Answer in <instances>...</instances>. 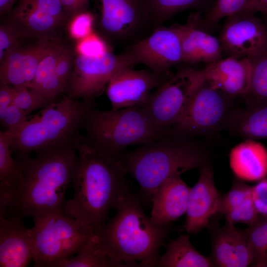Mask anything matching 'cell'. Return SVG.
Returning a JSON list of instances; mask_svg holds the SVG:
<instances>
[{
    "label": "cell",
    "instance_id": "obj_1",
    "mask_svg": "<svg viewBox=\"0 0 267 267\" xmlns=\"http://www.w3.org/2000/svg\"><path fill=\"white\" fill-rule=\"evenodd\" d=\"M77 153L74 194L66 201L64 213L97 234L129 189L128 170L120 159L103 155L84 140Z\"/></svg>",
    "mask_w": 267,
    "mask_h": 267
},
{
    "label": "cell",
    "instance_id": "obj_2",
    "mask_svg": "<svg viewBox=\"0 0 267 267\" xmlns=\"http://www.w3.org/2000/svg\"><path fill=\"white\" fill-rule=\"evenodd\" d=\"M78 145L54 147L16 159L23 184L5 215L33 219L64 213L65 195L71 182Z\"/></svg>",
    "mask_w": 267,
    "mask_h": 267
},
{
    "label": "cell",
    "instance_id": "obj_3",
    "mask_svg": "<svg viewBox=\"0 0 267 267\" xmlns=\"http://www.w3.org/2000/svg\"><path fill=\"white\" fill-rule=\"evenodd\" d=\"M97 236L110 257L126 267H157L167 227L154 223L129 189Z\"/></svg>",
    "mask_w": 267,
    "mask_h": 267
},
{
    "label": "cell",
    "instance_id": "obj_4",
    "mask_svg": "<svg viewBox=\"0 0 267 267\" xmlns=\"http://www.w3.org/2000/svg\"><path fill=\"white\" fill-rule=\"evenodd\" d=\"M210 158L209 151L200 142L169 134L119 156L143 195L151 200L166 179L200 168L210 163Z\"/></svg>",
    "mask_w": 267,
    "mask_h": 267
},
{
    "label": "cell",
    "instance_id": "obj_5",
    "mask_svg": "<svg viewBox=\"0 0 267 267\" xmlns=\"http://www.w3.org/2000/svg\"><path fill=\"white\" fill-rule=\"evenodd\" d=\"M90 105L65 96L52 102L35 115H30L21 128L12 134L11 149L16 159L54 147L78 145L84 140L80 133L83 115Z\"/></svg>",
    "mask_w": 267,
    "mask_h": 267
},
{
    "label": "cell",
    "instance_id": "obj_6",
    "mask_svg": "<svg viewBox=\"0 0 267 267\" xmlns=\"http://www.w3.org/2000/svg\"><path fill=\"white\" fill-rule=\"evenodd\" d=\"M80 129L86 142L115 159L130 146L146 144L162 136L143 105L107 111L90 105L83 115Z\"/></svg>",
    "mask_w": 267,
    "mask_h": 267
},
{
    "label": "cell",
    "instance_id": "obj_7",
    "mask_svg": "<svg viewBox=\"0 0 267 267\" xmlns=\"http://www.w3.org/2000/svg\"><path fill=\"white\" fill-rule=\"evenodd\" d=\"M29 228L34 249V267H52L77 253L96 234L64 213L33 219Z\"/></svg>",
    "mask_w": 267,
    "mask_h": 267
},
{
    "label": "cell",
    "instance_id": "obj_8",
    "mask_svg": "<svg viewBox=\"0 0 267 267\" xmlns=\"http://www.w3.org/2000/svg\"><path fill=\"white\" fill-rule=\"evenodd\" d=\"M232 97L207 82L195 90L179 121L167 133L193 139L226 130L237 106Z\"/></svg>",
    "mask_w": 267,
    "mask_h": 267
},
{
    "label": "cell",
    "instance_id": "obj_9",
    "mask_svg": "<svg viewBox=\"0 0 267 267\" xmlns=\"http://www.w3.org/2000/svg\"><path fill=\"white\" fill-rule=\"evenodd\" d=\"M98 26L102 33L126 48L149 36L156 29L147 0H98Z\"/></svg>",
    "mask_w": 267,
    "mask_h": 267
},
{
    "label": "cell",
    "instance_id": "obj_10",
    "mask_svg": "<svg viewBox=\"0 0 267 267\" xmlns=\"http://www.w3.org/2000/svg\"><path fill=\"white\" fill-rule=\"evenodd\" d=\"M200 85L198 71L185 67L150 94L143 106L160 135L167 134L179 121Z\"/></svg>",
    "mask_w": 267,
    "mask_h": 267
},
{
    "label": "cell",
    "instance_id": "obj_11",
    "mask_svg": "<svg viewBox=\"0 0 267 267\" xmlns=\"http://www.w3.org/2000/svg\"><path fill=\"white\" fill-rule=\"evenodd\" d=\"M135 64L126 54L109 51L96 57L78 53L65 93L68 97L93 104L112 77L120 70Z\"/></svg>",
    "mask_w": 267,
    "mask_h": 267
},
{
    "label": "cell",
    "instance_id": "obj_12",
    "mask_svg": "<svg viewBox=\"0 0 267 267\" xmlns=\"http://www.w3.org/2000/svg\"><path fill=\"white\" fill-rule=\"evenodd\" d=\"M227 18L219 39L228 57L251 59L267 51V29L261 18L239 14Z\"/></svg>",
    "mask_w": 267,
    "mask_h": 267
},
{
    "label": "cell",
    "instance_id": "obj_13",
    "mask_svg": "<svg viewBox=\"0 0 267 267\" xmlns=\"http://www.w3.org/2000/svg\"><path fill=\"white\" fill-rule=\"evenodd\" d=\"M123 53L134 64H144L158 74L170 73L171 67L182 62L180 39L171 26L157 28L144 39L126 48Z\"/></svg>",
    "mask_w": 267,
    "mask_h": 267
},
{
    "label": "cell",
    "instance_id": "obj_14",
    "mask_svg": "<svg viewBox=\"0 0 267 267\" xmlns=\"http://www.w3.org/2000/svg\"><path fill=\"white\" fill-rule=\"evenodd\" d=\"M172 75L151 70H135L129 67L117 72L107 84V95L112 109L142 106L151 91L157 89Z\"/></svg>",
    "mask_w": 267,
    "mask_h": 267
},
{
    "label": "cell",
    "instance_id": "obj_15",
    "mask_svg": "<svg viewBox=\"0 0 267 267\" xmlns=\"http://www.w3.org/2000/svg\"><path fill=\"white\" fill-rule=\"evenodd\" d=\"M56 41L39 38L34 44L22 42L13 48L0 62V85L30 88L40 61Z\"/></svg>",
    "mask_w": 267,
    "mask_h": 267
},
{
    "label": "cell",
    "instance_id": "obj_16",
    "mask_svg": "<svg viewBox=\"0 0 267 267\" xmlns=\"http://www.w3.org/2000/svg\"><path fill=\"white\" fill-rule=\"evenodd\" d=\"M200 169L195 184L190 188L184 228L187 233L199 232L217 214L220 196L216 187L212 166L210 163Z\"/></svg>",
    "mask_w": 267,
    "mask_h": 267
},
{
    "label": "cell",
    "instance_id": "obj_17",
    "mask_svg": "<svg viewBox=\"0 0 267 267\" xmlns=\"http://www.w3.org/2000/svg\"><path fill=\"white\" fill-rule=\"evenodd\" d=\"M23 219L13 214L0 216V267H25L33 261L34 245Z\"/></svg>",
    "mask_w": 267,
    "mask_h": 267
},
{
    "label": "cell",
    "instance_id": "obj_18",
    "mask_svg": "<svg viewBox=\"0 0 267 267\" xmlns=\"http://www.w3.org/2000/svg\"><path fill=\"white\" fill-rule=\"evenodd\" d=\"M251 70L249 58L227 57L198 71L201 84L207 82L232 97L243 98L249 88Z\"/></svg>",
    "mask_w": 267,
    "mask_h": 267
},
{
    "label": "cell",
    "instance_id": "obj_19",
    "mask_svg": "<svg viewBox=\"0 0 267 267\" xmlns=\"http://www.w3.org/2000/svg\"><path fill=\"white\" fill-rule=\"evenodd\" d=\"M200 17L199 13H194L185 24L171 26L180 39L182 62L187 64L204 62L208 65L222 59L219 39L198 26Z\"/></svg>",
    "mask_w": 267,
    "mask_h": 267
},
{
    "label": "cell",
    "instance_id": "obj_20",
    "mask_svg": "<svg viewBox=\"0 0 267 267\" xmlns=\"http://www.w3.org/2000/svg\"><path fill=\"white\" fill-rule=\"evenodd\" d=\"M210 259L214 267H246L252 260L247 242L246 229L226 223L212 233Z\"/></svg>",
    "mask_w": 267,
    "mask_h": 267
},
{
    "label": "cell",
    "instance_id": "obj_21",
    "mask_svg": "<svg viewBox=\"0 0 267 267\" xmlns=\"http://www.w3.org/2000/svg\"><path fill=\"white\" fill-rule=\"evenodd\" d=\"M190 190L180 176L166 179L152 195L151 220L157 224L167 227L186 214Z\"/></svg>",
    "mask_w": 267,
    "mask_h": 267
},
{
    "label": "cell",
    "instance_id": "obj_22",
    "mask_svg": "<svg viewBox=\"0 0 267 267\" xmlns=\"http://www.w3.org/2000/svg\"><path fill=\"white\" fill-rule=\"evenodd\" d=\"M236 107L227 129L244 140L267 138V99L245 100Z\"/></svg>",
    "mask_w": 267,
    "mask_h": 267
},
{
    "label": "cell",
    "instance_id": "obj_23",
    "mask_svg": "<svg viewBox=\"0 0 267 267\" xmlns=\"http://www.w3.org/2000/svg\"><path fill=\"white\" fill-rule=\"evenodd\" d=\"M229 165L233 174L243 180H261L267 176V149L255 140H244L230 151Z\"/></svg>",
    "mask_w": 267,
    "mask_h": 267
},
{
    "label": "cell",
    "instance_id": "obj_24",
    "mask_svg": "<svg viewBox=\"0 0 267 267\" xmlns=\"http://www.w3.org/2000/svg\"><path fill=\"white\" fill-rule=\"evenodd\" d=\"M12 134L0 131V215L4 216L19 195L23 184L18 164L12 156Z\"/></svg>",
    "mask_w": 267,
    "mask_h": 267
},
{
    "label": "cell",
    "instance_id": "obj_25",
    "mask_svg": "<svg viewBox=\"0 0 267 267\" xmlns=\"http://www.w3.org/2000/svg\"><path fill=\"white\" fill-rule=\"evenodd\" d=\"M26 39L53 38V34L64 22L38 9L32 0H21L10 22Z\"/></svg>",
    "mask_w": 267,
    "mask_h": 267
},
{
    "label": "cell",
    "instance_id": "obj_26",
    "mask_svg": "<svg viewBox=\"0 0 267 267\" xmlns=\"http://www.w3.org/2000/svg\"><path fill=\"white\" fill-rule=\"evenodd\" d=\"M217 213L223 215L226 222L233 225L238 222L249 225L254 223L259 215L252 199L251 186L235 182L227 193L220 197Z\"/></svg>",
    "mask_w": 267,
    "mask_h": 267
},
{
    "label": "cell",
    "instance_id": "obj_27",
    "mask_svg": "<svg viewBox=\"0 0 267 267\" xmlns=\"http://www.w3.org/2000/svg\"><path fill=\"white\" fill-rule=\"evenodd\" d=\"M65 45L56 41L40 61L30 88L50 102H52L65 89L56 73L58 60Z\"/></svg>",
    "mask_w": 267,
    "mask_h": 267
},
{
    "label": "cell",
    "instance_id": "obj_28",
    "mask_svg": "<svg viewBox=\"0 0 267 267\" xmlns=\"http://www.w3.org/2000/svg\"><path fill=\"white\" fill-rule=\"evenodd\" d=\"M157 267H214L210 258L198 252L191 244L187 234H181L166 245L165 253L160 256Z\"/></svg>",
    "mask_w": 267,
    "mask_h": 267
},
{
    "label": "cell",
    "instance_id": "obj_29",
    "mask_svg": "<svg viewBox=\"0 0 267 267\" xmlns=\"http://www.w3.org/2000/svg\"><path fill=\"white\" fill-rule=\"evenodd\" d=\"M77 253L74 257L54 263L52 267H125L103 250L97 234L90 238Z\"/></svg>",
    "mask_w": 267,
    "mask_h": 267
},
{
    "label": "cell",
    "instance_id": "obj_30",
    "mask_svg": "<svg viewBox=\"0 0 267 267\" xmlns=\"http://www.w3.org/2000/svg\"><path fill=\"white\" fill-rule=\"evenodd\" d=\"M247 242L252 264L256 267H265L267 250V217L258 219L246 229Z\"/></svg>",
    "mask_w": 267,
    "mask_h": 267
},
{
    "label": "cell",
    "instance_id": "obj_31",
    "mask_svg": "<svg viewBox=\"0 0 267 267\" xmlns=\"http://www.w3.org/2000/svg\"><path fill=\"white\" fill-rule=\"evenodd\" d=\"M155 28L182 10L195 8L202 0H147Z\"/></svg>",
    "mask_w": 267,
    "mask_h": 267
},
{
    "label": "cell",
    "instance_id": "obj_32",
    "mask_svg": "<svg viewBox=\"0 0 267 267\" xmlns=\"http://www.w3.org/2000/svg\"><path fill=\"white\" fill-rule=\"evenodd\" d=\"M250 0H217L204 18L200 17L198 26L201 29L212 28L224 17L239 13Z\"/></svg>",
    "mask_w": 267,
    "mask_h": 267
},
{
    "label": "cell",
    "instance_id": "obj_33",
    "mask_svg": "<svg viewBox=\"0 0 267 267\" xmlns=\"http://www.w3.org/2000/svg\"><path fill=\"white\" fill-rule=\"evenodd\" d=\"M252 63L250 84L244 100L267 99V51L250 59Z\"/></svg>",
    "mask_w": 267,
    "mask_h": 267
},
{
    "label": "cell",
    "instance_id": "obj_34",
    "mask_svg": "<svg viewBox=\"0 0 267 267\" xmlns=\"http://www.w3.org/2000/svg\"><path fill=\"white\" fill-rule=\"evenodd\" d=\"M14 87L12 104L29 114L33 111L42 109L51 103L31 88Z\"/></svg>",
    "mask_w": 267,
    "mask_h": 267
},
{
    "label": "cell",
    "instance_id": "obj_35",
    "mask_svg": "<svg viewBox=\"0 0 267 267\" xmlns=\"http://www.w3.org/2000/svg\"><path fill=\"white\" fill-rule=\"evenodd\" d=\"M26 39L20 31L11 23L3 24L0 27V63L13 48Z\"/></svg>",
    "mask_w": 267,
    "mask_h": 267
},
{
    "label": "cell",
    "instance_id": "obj_36",
    "mask_svg": "<svg viewBox=\"0 0 267 267\" xmlns=\"http://www.w3.org/2000/svg\"><path fill=\"white\" fill-rule=\"evenodd\" d=\"M30 115L12 104L0 115V126L3 131L15 134L27 121Z\"/></svg>",
    "mask_w": 267,
    "mask_h": 267
},
{
    "label": "cell",
    "instance_id": "obj_37",
    "mask_svg": "<svg viewBox=\"0 0 267 267\" xmlns=\"http://www.w3.org/2000/svg\"><path fill=\"white\" fill-rule=\"evenodd\" d=\"M75 59L73 50L65 45L55 68L58 78L64 88L65 93L73 71Z\"/></svg>",
    "mask_w": 267,
    "mask_h": 267
},
{
    "label": "cell",
    "instance_id": "obj_38",
    "mask_svg": "<svg viewBox=\"0 0 267 267\" xmlns=\"http://www.w3.org/2000/svg\"><path fill=\"white\" fill-rule=\"evenodd\" d=\"M93 19L91 13L85 11L74 16L69 26L71 37L80 40L91 34Z\"/></svg>",
    "mask_w": 267,
    "mask_h": 267
},
{
    "label": "cell",
    "instance_id": "obj_39",
    "mask_svg": "<svg viewBox=\"0 0 267 267\" xmlns=\"http://www.w3.org/2000/svg\"><path fill=\"white\" fill-rule=\"evenodd\" d=\"M77 51L79 54L96 57L109 50L105 42L98 36L91 33L80 40L77 46Z\"/></svg>",
    "mask_w": 267,
    "mask_h": 267
},
{
    "label": "cell",
    "instance_id": "obj_40",
    "mask_svg": "<svg viewBox=\"0 0 267 267\" xmlns=\"http://www.w3.org/2000/svg\"><path fill=\"white\" fill-rule=\"evenodd\" d=\"M251 196L259 216L267 217V178L251 186Z\"/></svg>",
    "mask_w": 267,
    "mask_h": 267
},
{
    "label": "cell",
    "instance_id": "obj_41",
    "mask_svg": "<svg viewBox=\"0 0 267 267\" xmlns=\"http://www.w3.org/2000/svg\"><path fill=\"white\" fill-rule=\"evenodd\" d=\"M34 5L40 10L65 22L66 16L60 0H32Z\"/></svg>",
    "mask_w": 267,
    "mask_h": 267
},
{
    "label": "cell",
    "instance_id": "obj_42",
    "mask_svg": "<svg viewBox=\"0 0 267 267\" xmlns=\"http://www.w3.org/2000/svg\"><path fill=\"white\" fill-rule=\"evenodd\" d=\"M257 12H261L265 17H267V0H250L237 14L254 15Z\"/></svg>",
    "mask_w": 267,
    "mask_h": 267
},
{
    "label": "cell",
    "instance_id": "obj_43",
    "mask_svg": "<svg viewBox=\"0 0 267 267\" xmlns=\"http://www.w3.org/2000/svg\"><path fill=\"white\" fill-rule=\"evenodd\" d=\"M14 87L8 85L0 86V115L12 104Z\"/></svg>",
    "mask_w": 267,
    "mask_h": 267
},
{
    "label": "cell",
    "instance_id": "obj_44",
    "mask_svg": "<svg viewBox=\"0 0 267 267\" xmlns=\"http://www.w3.org/2000/svg\"><path fill=\"white\" fill-rule=\"evenodd\" d=\"M66 16L73 17L83 12L80 0H60Z\"/></svg>",
    "mask_w": 267,
    "mask_h": 267
},
{
    "label": "cell",
    "instance_id": "obj_45",
    "mask_svg": "<svg viewBox=\"0 0 267 267\" xmlns=\"http://www.w3.org/2000/svg\"><path fill=\"white\" fill-rule=\"evenodd\" d=\"M15 0H0V13L1 15L8 12Z\"/></svg>",
    "mask_w": 267,
    "mask_h": 267
},
{
    "label": "cell",
    "instance_id": "obj_46",
    "mask_svg": "<svg viewBox=\"0 0 267 267\" xmlns=\"http://www.w3.org/2000/svg\"><path fill=\"white\" fill-rule=\"evenodd\" d=\"M81 7L82 8V10L83 11L85 10V9L88 6L89 0H80Z\"/></svg>",
    "mask_w": 267,
    "mask_h": 267
},
{
    "label": "cell",
    "instance_id": "obj_47",
    "mask_svg": "<svg viewBox=\"0 0 267 267\" xmlns=\"http://www.w3.org/2000/svg\"><path fill=\"white\" fill-rule=\"evenodd\" d=\"M265 18H266V21H264V23L267 29V17H265Z\"/></svg>",
    "mask_w": 267,
    "mask_h": 267
},
{
    "label": "cell",
    "instance_id": "obj_48",
    "mask_svg": "<svg viewBox=\"0 0 267 267\" xmlns=\"http://www.w3.org/2000/svg\"><path fill=\"white\" fill-rule=\"evenodd\" d=\"M16 0H15V1H16Z\"/></svg>",
    "mask_w": 267,
    "mask_h": 267
}]
</instances>
